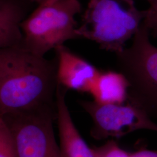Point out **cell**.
I'll return each mask as SVG.
<instances>
[{
  "mask_svg": "<svg viewBox=\"0 0 157 157\" xmlns=\"http://www.w3.org/2000/svg\"><path fill=\"white\" fill-rule=\"evenodd\" d=\"M0 157H18L9 132L5 124L1 121Z\"/></svg>",
  "mask_w": 157,
  "mask_h": 157,
  "instance_id": "cell-12",
  "label": "cell"
},
{
  "mask_svg": "<svg viewBox=\"0 0 157 157\" xmlns=\"http://www.w3.org/2000/svg\"><path fill=\"white\" fill-rule=\"evenodd\" d=\"M68 89L58 83L56 89V122L61 157H95L93 148L84 141L71 118L65 96Z\"/></svg>",
  "mask_w": 157,
  "mask_h": 157,
  "instance_id": "cell-8",
  "label": "cell"
},
{
  "mask_svg": "<svg viewBox=\"0 0 157 157\" xmlns=\"http://www.w3.org/2000/svg\"><path fill=\"white\" fill-rule=\"evenodd\" d=\"M80 11L78 0H59L50 6H39L21 25V47L44 56L67 40L80 38L75 18Z\"/></svg>",
  "mask_w": 157,
  "mask_h": 157,
  "instance_id": "cell-4",
  "label": "cell"
},
{
  "mask_svg": "<svg viewBox=\"0 0 157 157\" xmlns=\"http://www.w3.org/2000/svg\"><path fill=\"white\" fill-rule=\"evenodd\" d=\"M129 83L122 73L100 72L90 94L101 104H124L128 99Z\"/></svg>",
  "mask_w": 157,
  "mask_h": 157,
  "instance_id": "cell-10",
  "label": "cell"
},
{
  "mask_svg": "<svg viewBox=\"0 0 157 157\" xmlns=\"http://www.w3.org/2000/svg\"><path fill=\"white\" fill-rule=\"evenodd\" d=\"M145 15L133 0H90L76 33L117 54L137 32Z\"/></svg>",
  "mask_w": 157,
  "mask_h": 157,
  "instance_id": "cell-2",
  "label": "cell"
},
{
  "mask_svg": "<svg viewBox=\"0 0 157 157\" xmlns=\"http://www.w3.org/2000/svg\"><path fill=\"white\" fill-rule=\"evenodd\" d=\"M58 1L59 0H43V2L41 4H40L39 6H50Z\"/></svg>",
  "mask_w": 157,
  "mask_h": 157,
  "instance_id": "cell-15",
  "label": "cell"
},
{
  "mask_svg": "<svg viewBox=\"0 0 157 157\" xmlns=\"http://www.w3.org/2000/svg\"><path fill=\"white\" fill-rule=\"evenodd\" d=\"M93 149L95 157H130V153L122 149L113 140H108L104 145Z\"/></svg>",
  "mask_w": 157,
  "mask_h": 157,
  "instance_id": "cell-11",
  "label": "cell"
},
{
  "mask_svg": "<svg viewBox=\"0 0 157 157\" xmlns=\"http://www.w3.org/2000/svg\"><path fill=\"white\" fill-rule=\"evenodd\" d=\"M141 23L131 45L117 54V65L129 83L128 101L157 119V47Z\"/></svg>",
  "mask_w": 157,
  "mask_h": 157,
  "instance_id": "cell-3",
  "label": "cell"
},
{
  "mask_svg": "<svg viewBox=\"0 0 157 157\" xmlns=\"http://www.w3.org/2000/svg\"><path fill=\"white\" fill-rule=\"evenodd\" d=\"M150 6L146 11L145 17L142 24L144 25L150 33L157 36V0H150Z\"/></svg>",
  "mask_w": 157,
  "mask_h": 157,
  "instance_id": "cell-13",
  "label": "cell"
},
{
  "mask_svg": "<svg viewBox=\"0 0 157 157\" xmlns=\"http://www.w3.org/2000/svg\"><path fill=\"white\" fill-rule=\"evenodd\" d=\"M25 11L17 0H0V47H21Z\"/></svg>",
  "mask_w": 157,
  "mask_h": 157,
  "instance_id": "cell-9",
  "label": "cell"
},
{
  "mask_svg": "<svg viewBox=\"0 0 157 157\" xmlns=\"http://www.w3.org/2000/svg\"><path fill=\"white\" fill-rule=\"evenodd\" d=\"M147 1H148V2H150V0H147Z\"/></svg>",
  "mask_w": 157,
  "mask_h": 157,
  "instance_id": "cell-17",
  "label": "cell"
},
{
  "mask_svg": "<svg viewBox=\"0 0 157 157\" xmlns=\"http://www.w3.org/2000/svg\"><path fill=\"white\" fill-rule=\"evenodd\" d=\"M93 121L90 135L95 140L120 138L139 130L157 132V123L140 108L129 102L101 104L80 101Z\"/></svg>",
  "mask_w": 157,
  "mask_h": 157,
  "instance_id": "cell-6",
  "label": "cell"
},
{
  "mask_svg": "<svg viewBox=\"0 0 157 157\" xmlns=\"http://www.w3.org/2000/svg\"><path fill=\"white\" fill-rule=\"evenodd\" d=\"M56 107H44L0 115L18 157H61L53 124Z\"/></svg>",
  "mask_w": 157,
  "mask_h": 157,
  "instance_id": "cell-5",
  "label": "cell"
},
{
  "mask_svg": "<svg viewBox=\"0 0 157 157\" xmlns=\"http://www.w3.org/2000/svg\"><path fill=\"white\" fill-rule=\"evenodd\" d=\"M58 83L67 89L90 93L100 71L62 45L55 49Z\"/></svg>",
  "mask_w": 157,
  "mask_h": 157,
  "instance_id": "cell-7",
  "label": "cell"
},
{
  "mask_svg": "<svg viewBox=\"0 0 157 157\" xmlns=\"http://www.w3.org/2000/svg\"><path fill=\"white\" fill-rule=\"evenodd\" d=\"M33 1H36V2H39L40 4H41V3L43 2V0H33Z\"/></svg>",
  "mask_w": 157,
  "mask_h": 157,
  "instance_id": "cell-16",
  "label": "cell"
},
{
  "mask_svg": "<svg viewBox=\"0 0 157 157\" xmlns=\"http://www.w3.org/2000/svg\"><path fill=\"white\" fill-rule=\"evenodd\" d=\"M58 61L21 47L0 50V115L56 107Z\"/></svg>",
  "mask_w": 157,
  "mask_h": 157,
  "instance_id": "cell-1",
  "label": "cell"
},
{
  "mask_svg": "<svg viewBox=\"0 0 157 157\" xmlns=\"http://www.w3.org/2000/svg\"><path fill=\"white\" fill-rule=\"evenodd\" d=\"M130 157H157V150L141 149L133 153H130Z\"/></svg>",
  "mask_w": 157,
  "mask_h": 157,
  "instance_id": "cell-14",
  "label": "cell"
}]
</instances>
